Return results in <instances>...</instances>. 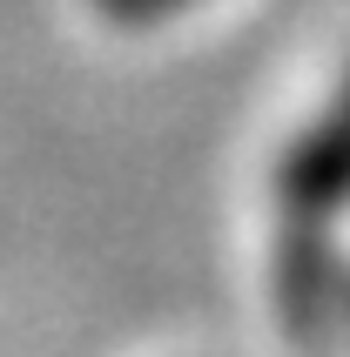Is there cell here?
<instances>
[{"label":"cell","instance_id":"7a4b0ae2","mask_svg":"<svg viewBox=\"0 0 350 357\" xmlns=\"http://www.w3.org/2000/svg\"><path fill=\"white\" fill-rule=\"evenodd\" d=\"M115 20H162V14H175V7H189V0H101Z\"/></svg>","mask_w":350,"mask_h":357},{"label":"cell","instance_id":"3957f363","mask_svg":"<svg viewBox=\"0 0 350 357\" xmlns=\"http://www.w3.org/2000/svg\"><path fill=\"white\" fill-rule=\"evenodd\" d=\"M324 310H337V317H344V331H350V270L337 277V290H330V303H324Z\"/></svg>","mask_w":350,"mask_h":357},{"label":"cell","instance_id":"6da1fadb","mask_svg":"<svg viewBox=\"0 0 350 357\" xmlns=\"http://www.w3.org/2000/svg\"><path fill=\"white\" fill-rule=\"evenodd\" d=\"M350 202V75L337 81V95L324 101V115L290 142V155L276 169V209H283V290H290L296 331L324 324L330 303V250L324 229Z\"/></svg>","mask_w":350,"mask_h":357}]
</instances>
